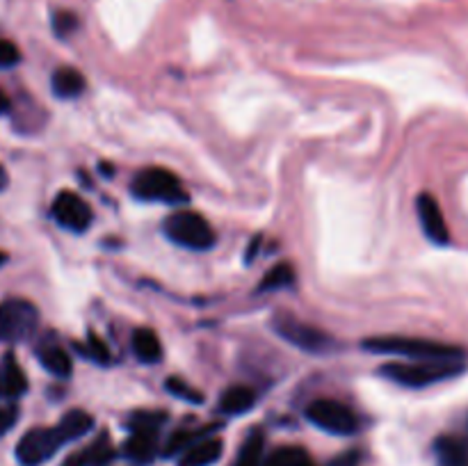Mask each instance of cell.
I'll list each match as a JSON object with an SVG mask.
<instances>
[{
    "label": "cell",
    "instance_id": "obj_18",
    "mask_svg": "<svg viewBox=\"0 0 468 466\" xmlns=\"http://www.w3.org/2000/svg\"><path fill=\"white\" fill-rule=\"evenodd\" d=\"M51 85H53L55 97L60 98H76L85 92L88 88V80L78 69L73 67H60L58 71L51 78Z\"/></svg>",
    "mask_w": 468,
    "mask_h": 466
},
{
    "label": "cell",
    "instance_id": "obj_28",
    "mask_svg": "<svg viewBox=\"0 0 468 466\" xmlns=\"http://www.w3.org/2000/svg\"><path fill=\"white\" fill-rule=\"evenodd\" d=\"M78 28V16L73 12H55L53 14V30L58 37H69V34L76 33Z\"/></svg>",
    "mask_w": 468,
    "mask_h": 466
},
{
    "label": "cell",
    "instance_id": "obj_17",
    "mask_svg": "<svg viewBox=\"0 0 468 466\" xmlns=\"http://www.w3.org/2000/svg\"><path fill=\"white\" fill-rule=\"evenodd\" d=\"M435 452L441 466H468V439L445 434L436 439Z\"/></svg>",
    "mask_w": 468,
    "mask_h": 466
},
{
    "label": "cell",
    "instance_id": "obj_32",
    "mask_svg": "<svg viewBox=\"0 0 468 466\" xmlns=\"http://www.w3.org/2000/svg\"><path fill=\"white\" fill-rule=\"evenodd\" d=\"M258 245H261V238L251 240L249 249H247V263H251V261H254V258L258 256Z\"/></svg>",
    "mask_w": 468,
    "mask_h": 466
},
{
    "label": "cell",
    "instance_id": "obj_11",
    "mask_svg": "<svg viewBox=\"0 0 468 466\" xmlns=\"http://www.w3.org/2000/svg\"><path fill=\"white\" fill-rule=\"evenodd\" d=\"M25 391H28V377H25L16 357L7 352L3 361H0V398L14 400L21 398Z\"/></svg>",
    "mask_w": 468,
    "mask_h": 466
},
{
    "label": "cell",
    "instance_id": "obj_34",
    "mask_svg": "<svg viewBox=\"0 0 468 466\" xmlns=\"http://www.w3.org/2000/svg\"><path fill=\"white\" fill-rule=\"evenodd\" d=\"M5 263H7V254L0 252V266H5Z\"/></svg>",
    "mask_w": 468,
    "mask_h": 466
},
{
    "label": "cell",
    "instance_id": "obj_15",
    "mask_svg": "<svg viewBox=\"0 0 468 466\" xmlns=\"http://www.w3.org/2000/svg\"><path fill=\"white\" fill-rule=\"evenodd\" d=\"M155 451H158V433L155 430H133L131 439L126 442V457L137 464H146L154 460Z\"/></svg>",
    "mask_w": 468,
    "mask_h": 466
},
{
    "label": "cell",
    "instance_id": "obj_29",
    "mask_svg": "<svg viewBox=\"0 0 468 466\" xmlns=\"http://www.w3.org/2000/svg\"><path fill=\"white\" fill-rule=\"evenodd\" d=\"M21 62V51L10 39H0V69L16 67Z\"/></svg>",
    "mask_w": 468,
    "mask_h": 466
},
{
    "label": "cell",
    "instance_id": "obj_8",
    "mask_svg": "<svg viewBox=\"0 0 468 466\" xmlns=\"http://www.w3.org/2000/svg\"><path fill=\"white\" fill-rule=\"evenodd\" d=\"M275 330L281 339L293 343L295 348L304 350V352H327L332 348V336L324 334L315 325H306V322L297 321L293 316H285L275 321Z\"/></svg>",
    "mask_w": 468,
    "mask_h": 466
},
{
    "label": "cell",
    "instance_id": "obj_16",
    "mask_svg": "<svg viewBox=\"0 0 468 466\" xmlns=\"http://www.w3.org/2000/svg\"><path fill=\"white\" fill-rule=\"evenodd\" d=\"M92 427H94L92 414L82 412V409H71V412L64 414L62 421L55 425V430H58L62 443H69L92 433Z\"/></svg>",
    "mask_w": 468,
    "mask_h": 466
},
{
    "label": "cell",
    "instance_id": "obj_5",
    "mask_svg": "<svg viewBox=\"0 0 468 466\" xmlns=\"http://www.w3.org/2000/svg\"><path fill=\"white\" fill-rule=\"evenodd\" d=\"M39 325V311L33 302L12 297L0 302V340L19 343L30 339Z\"/></svg>",
    "mask_w": 468,
    "mask_h": 466
},
{
    "label": "cell",
    "instance_id": "obj_13",
    "mask_svg": "<svg viewBox=\"0 0 468 466\" xmlns=\"http://www.w3.org/2000/svg\"><path fill=\"white\" fill-rule=\"evenodd\" d=\"M112 443L110 437L106 433L97 439V442L89 443L88 448H82V451L73 452L64 460L62 466H106L108 461L112 460Z\"/></svg>",
    "mask_w": 468,
    "mask_h": 466
},
{
    "label": "cell",
    "instance_id": "obj_23",
    "mask_svg": "<svg viewBox=\"0 0 468 466\" xmlns=\"http://www.w3.org/2000/svg\"><path fill=\"white\" fill-rule=\"evenodd\" d=\"M293 282H295L293 266H288V263H279V266L272 267V270L267 272L266 277H263V282H261V286H258V291H261V293L279 291V288L293 286Z\"/></svg>",
    "mask_w": 468,
    "mask_h": 466
},
{
    "label": "cell",
    "instance_id": "obj_3",
    "mask_svg": "<svg viewBox=\"0 0 468 466\" xmlns=\"http://www.w3.org/2000/svg\"><path fill=\"white\" fill-rule=\"evenodd\" d=\"M164 236H167L172 243L181 245L185 249H192V252H206L212 245L218 243L215 238V231H212L211 222H208L203 215L194 213V210H179V213H172L163 224Z\"/></svg>",
    "mask_w": 468,
    "mask_h": 466
},
{
    "label": "cell",
    "instance_id": "obj_4",
    "mask_svg": "<svg viewBox=\"0 0 468 466\" xmlns=\"http://www.w3.org/2000/svg\"><path fill=\"white\" fill-rule=\"evenodd\" d=\"M131 192L140 201H158V204H185L188 192L183 190L176 174L163 167H146L137 172L131 183Z\"/></svg>",
    "mask_w": 468,
    "mask_h": 466
},
{
    "label": "cell",
    "instance_id": "obj_27",
    "mask_svg": "<svg viewBox=\"0 0 468 466\" xmlns=\"http://www.w3.org/2000/svg\"><path fill=\"white\" fill-rule=\"evenodd\" d=\"M164 423L163 412H137L131 418V430H155Z\"/></svg>",
    "mask_w": 468,
    "mask_h": 466
},
{
    "label": "cell",
    "instance_id": "obj_26",
    "mask_svg": "<svg viewBox=\"0 0 468 466\" xmlns=\"http://www.w3.org/2000/svg\"><path fill=\"white\" fill-rule=\"evenodd\" d=\"M82 352H85V355L89 357V359H94L97 361V364H110V350H108V345L103 343L101 339H98L97 334H94V331H89V336H88V343L82 345Z\"/></svg>",
    "mask_w": 468,
    "mask_h": 466
},
{
    "label": "cell",
    "instance_id": "obj_12",
    "mask_svg": "<svg viewBox=\"0 0 468 466\" xmlns=\"http://www.w3.org/2000/svg\"><path fill=\"white\" fill-rule=\"evenodd\" d=\"M34 352H37L39 364L44 366L51 375H55V377H60V379L71 377V373H73L71 357L67 355V350H64L58 340H51V339L42 340Z\"/></svg>",
    "mask_w": 468,
    "mask_h": 466
},
{
    "label": "cell",
    "instance_id": "obj_14",
    "mask_svg": "<svg viewBox=\"0 0 468 466\" xmlns=\"http://www.w3.org/2000/svg\"><path fill=\"white\" fill-rule=\"evenodd\" d=\"M224 452L222 439H201L181 455L179 466H212Z\"/></svg>",
    "mask_w": 468,
    "mask_h": 466
},
{
    "label": "cell",
    "instance_id": "obj_30",
    "mask_svg": "<svg viewBox=\"0 0 468 466\" xmlns=\"http://www.w3.org/2000/svg\"><path fill=\"white\" fill-rule=\"evenodd\" d=\"M16 421H19V407H16V405L0 407V437H5L12 427L16 425Z\"/></svg>",
    "mask_w": 468,
    "mask_h": 466
},
{
    "label": "cell",
    "instance_id": "obj_31",
    "mask_svg": "<svg viewBox=\"0 0 468 466\" xmlns=\"http://www.w3.org/2000/svg\"><path fill=\"white\" fill-rule=\"evenodd\" d=\"M12 110V101L3 89H0V115H7Z\"/></svg>",
    "mask_w": 468,
    "mask_h": 466
},
{
    "label": "cell",
    "instance_id": "obj_33",
    "mask_svg": "<svg viewBox=\"0 0 468 466\" xmlns=\"http://www.w3.org/2000/svg\"><path fill=\"white\" fill-rule=\"evenodd\" d=\"M7 183H10V179H7V172L3 170V165H0V190H5Z\"/></svg>",
    "mask_w": 468,
    "mask_h": 466
},
{
    "label": "cell",
    "instance_id": "obj_21",
    "mask_svg": "<svg viewBox=\"0 0 468 466\" xmlns=\"http://www.w3.org/2000/svg\"><path fill=\"white\" fill-rule=\"evenodd\" d=\"M263 451H266V437L261 430L249 433L245 443L240 446L236 457V466H261L263 464Z\"/></svg>",
    "mask_w": 468,
    "mask_h": 466
},
{
    "label": "cell",
    "instance_id": "obj_7",
    "mask_svg": "<svg viewBox=\"0 0 468 466\" xmlns=\"http://www.w3.org/2000/svg\"><path fill=\"white\" fill-rule=\"evenodd\" d=\"M64 446L55 427H34L16 443V460L23 466H39Z\"/></svg>",
    "mask_w": 468,
    "mask_h": 466
},
{
    "label": "cell",
    "instance_id": "obj_6",
    "mask_svg": "<svg viewBox=\"0 0 468 466\" xmlns=\"http://www.w3.org/2000/svg\"><path fill=\"white\" fill-rule=\"evenodd\" d=\"M306 418H309L318 430L336 434V437H350V434H354L359 430V421L357 416H354L352 409L345 407V405L338 403V400H314V403L306 407Z\"/></svg>",
    "mask_w": 468,
    "mask_h": 466
},
{
    "label": "cell",
    "instance_id": "obj_2",
    "mask_svg": "<svg viewBox=\"0 0 468 466\" xmlns=\"http://www.w3.org/2000/svg\"><path fill=\"white\" fill-rule=\"evenodd\" d=\"M463 361H435V359H420V361H393V364L381 366L379 375H384L391 382L409 388H425L432 384L448 382L463 373Z\"/></svg>",
    "mask_w": 468,
    "mask_h": 466
},
{
    "label": "cell",
    "instance_id": "obj_1",
    "mask_svg": "<svg viewBox=\"0 0 468 466\" xmlns=\"http://www.w3.org/2000/svg\"><path fill=\"white\" fill-rule=\"evenodd\" d=\"M361 345L368 352H375V355L407 357L411 361H463L462 348L439 343V340L414 339V336H375V339H366Z\"/></svg>",
    "mask_w": 468,
    "mask_h": 466
},
{
    "label": "cell",
    "instance_id": "obj_24",
    "mask_svg": "<svg viewBox=\"0 0 468 466\" xmlns=\"http://www.w3.org/2000/svg\"><path fill=\"white\" fill-rule=\"evenodd\" d=\"M212 433V425L211 427H203V430H181V433L172 434V439L167 442L164 446V455H176L181 451H188L190 446H194L197 442H201L203 434Z\"/></svg>",
    "mask_w": 468,
    "mask_h": 466
},
{
    "label": "cell",
    "instance_id": "obj_19",
    "mask_svg": "<svg viewBox=\"0 0 468 466\" xmlns=\"http://www.w3.org/2000/svg\"><path fill=\"white\" fill-rule=\"evenodd\" d=\"M257 405V394L251 391L249 387H231L227 388L220 398V412L227 414V416H240L247 414L251 407Z\"/></svg>",
    "mask_w": 468,
    "mask_h": 466
},
{
    "label": "cell",
    "instance_id": "obj_22",
    "mask_svg": "<svg viewBox=\"0 0 468 466\" xmlns=\"http://www.w3.org/2000/svg\"><path fill=\"white\" fill-rule=\"evenodd\" d=\"M263 466H314L311 464V457L304 448L297 446H284L276 448L267 461Z\"/></svg>",
    "mask_w": 468,
    "mask_h": 466
},
{
    "label": "cell",
    "instance_id": "obj_25",
    "mask_svg": "<svg viewBox=\"0 0 468 466\" xmlns=\"http://www.w3.org/2000/svg\"><path fill=\"white\" fill-rule=\"evenodd\" d=\"M164 388H167L172 396H176V398H183L192 405L203 403V396L199 394L197 388H192L188 382H185V379H181V377H169L167 384H164Z\"/></svg>",
    "mask_w": 468,
    "mask_h": 466
},
{
    "label": "cell",
    "instance_id": "obj_9",
    "mask_svg": "<svg viewBox=\"0 0 468 466\" xmlns=\"http://www.w3.org/2000/svg\"><path fill=\"white\" fill-rule=\"evenodd\" d=\"M51 215H53L55 222L60 224L62 228L73 233H82L88 231L92 227V209L85 200H82L80 194L76 192H60L53 201V209H51Z\"/></svg>",
    "mask_w": 468,
    "mask_h": 466
},
{
    "label": "cell",
    "instance_id": "obj_20",
    "mask_svg": "<svg viewBox=\"0 0 468 466\" xmlns=\"http://www.w3.org/2000/svg\"><path fill=\"white\" fill-rule=\"evenodd\" d=\"M133 352L142 364H158L163 357V345H160L158 334L149 327H140L133 334Z\"/></svg>",
    "mask_w": 468,
    "mask_h": 466
},
{
    "label": "cell",
    "instance_id": "obj_10",
    "mask_svg": "<svg viewBox=\"0 0 468 466\" xmlns=\"http://www.w3.org/2000/svg\"><path fill=\"white\" fill-rule=\"evenodd\" d=\"M416 213H418L420 227H423L425 236H427L432 243L435 245L450 243V231H448V224H445L444 210H441L439 201H436L432 194L427 192L418 194V200H416Z\"/></svg>",
    "mask_w": 468,
    "mask_h": 466
}]
</instances>
